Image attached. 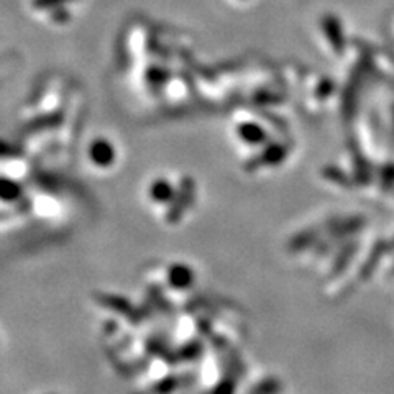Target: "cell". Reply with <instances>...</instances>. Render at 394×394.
I'll list each match as a JSON object with an SVG mask.
<instances>
[{
  "mask_svg": "<svg viewBox=\"0 0 394 394\" xmlns=\"http://www.w3.org/2000/svg\"><path fill=\"white\" fill-rule=\"evenodd\" d=\"M86 156L96 170H110L117 163V148L109 138L97 136L87 145Z\"/></svg>",
  "mask_w": 394,
  "mask_h": 394,
  "instance_id": "6da1fadb",
  "label": "cell"
},
{
  "mask_svg": "<svg viewBox=\"0 0 394 394\" xmlns=\"http://www.w3.org/2000/svg\"><path fill=\"white\" fill-rule=\"evenodd\" d=\"M67 2H71V0H31L30 7L35 12H51V10L60 9Z\"/></svg>",
  "mask_w": 394,
  "mask_h": 394,
  "instance_id": "7a4b0ae2",
  "label": "cell"
}]
</instances>
